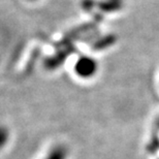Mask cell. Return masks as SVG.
<instances>
[{
	"label": "cell",
	"instance_id": "1",
	"mask_svg": "<svg viewBox=\"0 0 159 159\" xmlns=\"http://www.w3.org/2000/svg\"><path fill=\"white\" fill-rule=\"evenodd\" d=\"M77 72L81 77H90L96 70V63L91 58H81L77 63Z\"/></svg>",
	"mask_w": 159,
	"mask_h": 159
}]
</instances>
